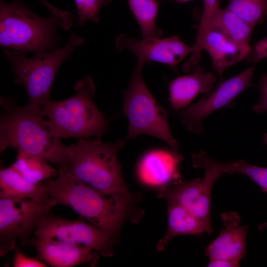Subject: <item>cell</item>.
<instances>
[{"mask_svg": "<svg viewBox=\"0 0 267 267\" xmlns=\"http://www.w3.org/2000/svg\"><path fill=\"white\" fill-rule=\"evenodd\" d=\"M0 152L12 147L18 152L43 158L60 169L69 160L71 145L66 146L51 132L41 109L17 106L11 97L0 96Z\"/></svg>", "mask_w": 267, "mask_h": 267, "instance_id": "1", "label": "cell"}, {"mask_svg": "<svg viewBox=\"0 0 267 267\" xmlns=\"http://www.w3.org/2000/svg\"><path fill=\"white\" fill-rule=\"evenodd\" d=\"M227 7L254 27L267 14V0H230Z\"/></svg>", "mask_w": 267, "mask_h": 267, "instance_id": "23", "label": "cell"}, {"mask_svg": "<svg viewBox=\"0 0 267 267\" xmlns=\"http://www.w3.org/2000/svg\"><path fill=\"white\" fill-rule=\"evenodd\" d=\"M192 159L194 167L203 169V178L191 180L181 179L172 187L159 190L158 196L165 198L168 204L182 206L198 218L211 223L210 203L213 185L223 174H231L233 161H217L203 150L193 154Z\"/></svg>", "mask_w": 267, "mask_h": 267, "instance_id": "8", "label": "cell"}, {"mask_svg": "<svg viewBox=\"0 0 267 267\" xmlns=\"http://www.w3.org/2000/svg\"><path fill=\"white\" fill-rule=\"evenodd\" d=\"M203 11L197 37L194 45L193 52L199 53L203 38L208 29L211 21L216 12L220 8L222 0H202Z\"/></svg>", "mask_w": 267, "mask_h": 267, "instance_id": "25", "label": "cell"}, {"mask_svg": "<svg viewBox=\"0 0 267 267\" xmlns=\"http://www.w3.org/2000/svg\"><path fill=\"white\" fill-rule=\"evenodd\" d=\"M182 159L178 152L171 149L148 151L138 163V178L144 184L159 190L172 187L182 179L179 168Z\"/></svg>", "mask_w": 267, "mask_h": 267, "instance_id": "13", "label": "cell"}, {"mask_svg": "<svg viewBox=\"0 0 267 267\" xmlns=\"http://www.w3.org/2000/svg\"><path fill=\"white\" fill-rule=\"evenodd\" d=\"M168 224L165 235L156 245L158 251H162L169 242L180 235L211 234L213 229L210 223L198 218L182 206L174 203L168 204Z\"/></svg>", "mask_w": 267, "mask_h": 267, "instance_id": "18", "label": "cell"}, {"mask_svg": "<svg viewBox=\"0 0 267 267\" xmlns=\"http://www.w3.org/2000/svg\"><path fill=\"white\" fill-rule=\"evenodd\" d=\"M254 68L251 67L222 82L197 102L182 109L178 116L186 129L197 134L204 130L203 120L214 111L229 106L243 91L252 85Z\"/></svg>", "mask_w": 267, "mask_h": 267, "instance_id": "11", "label": "cell"}, {"mask_svg": "<svg viewBox=\"0 0 267 267\" xmlns=\"http://www.w3.org/2000/svg\"><path fill=\"white\" fill-rule=\"evenodd\" d=\"M266 57H267V36L255 45L253 60L254 62H257Z\"/></svg>", "mask_w": 267, "mask_h": 267, "instance_id": "29", "label": "cell"}, {"mask_svg": "<svg viewBox=\"0 0 267 267\" xmlns=\"http://www.w3.org/2000/svg\"><path fill=\"white\" fill-rule=\"evenodd\" d=\"M59 27L57 18L36 14L24 0H12L11 3L0 0L1 47L25 53L54 50L58 43Z\"/></svg>", "mask_w": 267, "mask_h": 267, "instance_id": "5", "label": "cell"}, {"mask_svg": "<svg viewBox=\"0 0 267 267\" xmlns=\"http://www.w3.org/2000/svg\"><path fill=\"white\" fill-rule=\"evenodd\" d=\"M212 26L220 30L236 43L250 47L251 36L254 27L227 7L223 9L220 8L214 14L209 28Z\"/></svg>", "mask_w": 267, "mask_h": 267, "instance_id": "20", "label": "cell"}, {"mask_svg": "<svg viewBox=\"0 0 267 267\" xmlns=\"http://www.w3.org/2000/svg\"><path fill=\"white\" fill-rule=\"evenodd\" d=\"M51 198L45 202L29 199L0 197V256L16 248L30 245L31 236L41 220L56 206Z\"/></svg>", "mask_w": 267, "mask_h": 267, "instance_id": "9", "label": "cell"}, {"mask_svg": "<svg viewBox=\"0 0 267 267\" xmlns=\"http://www.w3.org/2000/svg\"><path fill=\"white\" fill-rule=\"evenodd\" d=\"M264 142L267 145V133L265 134L263 138Z\"/></svg>", "mask_w": 267, "mask_h": 267, "instance_id": "33", "label": "cell"}, {"mask_svg": "<svg viewBox=\"0 0 267 267\" xmlns=\"http://www.w3.org/2000/svg\"><path fill=\"white\" fill-rule=\"evenodd\" d=\"M200 50L206 51L210 56L213 67L219 76L246 57L251 47L239 44L226 36L216 27H210L206 32Z\"/></svg>", "mask_w": 267, "mask_h": 267, "instance_id": "16", "label": "cell"}, {"mask_svg": "<svg viewBox=\"0 0 267 267\" xmlns=\"http://www.w3.org/2000/svg\"><path fill=\"white\" fill-rule=\"evenodd\" d=\"M74 88L73 96L60 101L48 99L41 105V113L48 118L47 124L51 133L59 139L102 135L108 125L93 101L95 87L92 78L84 77Z\"/></svg>", "mask_w": 267, "mask_h": 267, "instance_id": "4", "label": "cell"}, {"mask_svg": "<svg viewBox=\"0 0 267 267\" xmlns=\"http://www.w3.org/2000/svg\"><path fill=\"white\" fill-rule=\"evenodd\" d=\"M14 251L13 267H46L48 265L39 258L31 257L25 255L16 247Z\"/></svg>", "mask_w": 267, "mask_h": 267, "instance_id": "27", "label": "cell"}, {"mask_svg": "<svg viewBox=\"0 0 267 267\" xmlns=\"http://www.w3.org/2000/svg\"><path fill=\"white\" fill-rule=\"evenodd\" d=\"M224 227L219 235L205 248L209 260L225 259L240 264L245 256L248 226L240 224V217L234 212L221 216Z\"/></svg>", "mask_w": 267, "mask_h": 267, "instance_id": "15", "label": "cell"}, {"mask_svg": "<svg viewBox=\"0 0 267 267\" xmlns=\"http://www.w3.org/2000/svg\"><path fill=\"white\" fill-rule=\"evenodd\" d=\"M240 264L225 259L209 260L207 267H237Z\"/></svg>", "mask_w": 267, "mask_h": 267, "instance_id": "30", "label": "cell"}, {"mask_svg": "<svg viewBox=\"0 0 267 267\" xmlns=\"http://www.w3.org/2000/svg\"><path fill=\"white\" fill-rule=\"evenodd\" d=\"M260 99L259 101L253 106V109L257 113L267 112V74H264L259 80Z\"/></svg>", "mask_w": 267, "mask_h": 267, "instance_id": "28", "label": "cell"}, {"mask_svg": "<svg viewBox=\"0 0 267 267\" xmlns=\"http://www.w3.org/2000/svg\"><path fill=\"white\" fill-rule=\"evenodd\" d=\"M126 140L114 142L100 139H79L71 144L68 162L58 172L65 173L78 182L108 196L130 195L117 159V153Z\"/></svg>", "mask_w": 267, "mask_h": 267, "instance_id": "3", "label": "cell"}, {"mask_svg": "<svg viewBox=\"0 0 267 267\" xmlns=\"http://www.w3.org/2000/svg\"><path fill=\"white\" fill-rule=\"evenodd\" d=\"M115 45L119 51L128 50L134 53L137 61L159 62L172 68L193 50V47L183 42L177 35L138 40L121 34L116 39Z\"/></svg>", "mask_w": 267, "mask_h": 267, "instance_id": "12", "label": "cell"}, {"mask_svg": "<svg viewBox=\"0 0 267 267\" xmlns=\"http://www.w3.org/2000/svg\"><path fill=\"white\" fill-rule=\"evenodd\" d=\"M80 217L68 220L48 213L39 222L35 237L88 247L104 257L114 255L116 242L105 232Z\"/></svg>", "mask_w": 267, "mask_h": 267, "instance_id": "10", "label": "cell"}, {"mask_svg": "<svg viewBox=\"0 0 267 267\" xmlns=\"http://www.w3.org/2000/svg\"><path fill=\"white\" fill-rule=\"evenodd\" d=\"M84 42L83 38L72 34L66 44L52 50L35 52L31 57L26 53L6 48L3 52L10 63L14 82L22 85L29 97V104L41 109L49 99L50 90L57 71L62 63Z\"/></svg>", "mask_w": 267, "mask_h": 267, "instance_id": "6", "label": "cell"}, {"mask_svg": "<svg viewBox=\"0 0 267 267\" xmlns=\"http://www.w3.org/2000/svg\"><path fill=\"white\" fill-rule=\"evenodd\" d=\"M0 197L29 199L39 202L50 199L44 182L36 184L27 180L12 166L0 171Z\"/></svg>", "mask_w": 267, "mask_h": 267, "instance_id": "19", "label": "cell"}, {"mask_svg": "<svg viewBox=\"0 0 267 267\" xmlns=\"http://www.w3.org/2000/svg\"><path fill=\"white\" fill-rule=\"evenodd\" d=\"M267 228V222L259 225L258 228L260 230H263Z\"/></svg>", "mask_w": 267, "mask_h": 267, "instance_id": "31", "label": "cell"}, {"mask_svg": "<svg viewBox=\"0 0 267 267\" xmlns=\"http://www.w3.org/2000/svg\"><path fill=\"white\" fill-rule=\"evenodd\" d=\"M30 245L37 252V257L53 267H73L87 264L97 265L100 254L86 246L63 242L32 237Z\"/></svg>", "mask_w": 267, "mask_h": 267, "instance_id": "14", "label": "cell"}, {"mask_svg": "<svg viewBox=\"0 0 267 267\" xmlns=\"http://www.w3.org/2000/svg\"><path fill=\"white\" fill-rule=\"evenodd\" d=\"M12 167L24 178L34 183H40L58 175V172L41 157L18 152Z\"/></svg>", "mask_w": 267, "mask_h": 267, "instance_id": "22", "label": "cell"}, {"mask_svg": "<svg viewBox=\"0 0 267 267\" xmlns=\"http://www.w3.org/2000/svg\"><path fill=\"white\" fill-rule=\"evenodd\" d=\"M144 65L143 62L137 61L124 92L123 112L129 123L126 140L146 134L163 140L171 150L178 152V143L171 132L168 114L143 80L142 69Z\"/></svg>", "mask_w": 267, "mask_h": 267, "instance_id": "7", "label": "cell"}, {"mask_svg": "<svg viewBox=\"0 0 267 267\" xmlns=\"http://www.w3.org/2000/svg\"><path fill=\"white\" fill-rule=\"evenodd\" d=\"M174 0L175 1L180 2V3H184V2H188L193 0Z\"/></svg>", "mask_w": 267, "mask_h": 267, "instance_id": "32", "label": "cell"}, {"mask_svg": "<svg viewBox=\"0 0 267 267\" xmlns=\"http://www.w3.org/2000/svg\"><path fill=\"white\" fill-rule=\"evenodd\" d=\"M44 183L50 198L56 205L69 207L116 242L121 225L129 213L131 195H104L62 172H58L56 178Z\"/></svg>", "mask_w": 267, "mask_h": 267, "instance_id": "2", "label": "cell"}, {"mask_svg": "<svg viewBox=\"0 0 267 267\" xmlns=\"http://www.w3.org/2000/svg\"><path fill=\"white\" fill-rule=\"evenodd\" d=\"M216 80L214 74L201 67L195 68L188 75L174 79L168 85L171 107L176 111L187 107L197 95L211 91Z\"/></svg>", "mask_w": 267, "mask_h": 267, "instance_id": "17", "label": "cell"}, {"mask_svg": "<svg viewBox=\"0 0 267 267\" xmlns=\"http://www.w3.org/2000/svg\"><path fill=\"white\" fill-rule=\"evenodd\" d=\"M130 9L137 22L141 39L161 38L163 32L156 25L161 0H127Z\"/></svg>", "mask_w": 267, "mask_h": 267, "instance_id": "21", "label": "cell"}, {"mask_svg": "<svg viewBox=\"0 0 267 267\" xmlns=\"http://www.w3.org/2000/svg\"><path fill=\"white\" fill-rule=\"evenodd\" d=\"M233 173L246 176L256 183L263 191L267 193V168L251 165L239 160L234 161Z\"/></svg>", "mask_w": 267, "mask_h": 267, "instance_id": "26", "label": "cell"}, {"mask_svg": "<svg viewBox=\"0 0 267 267\" xmlns=\"http://www.w3.org/2000/svg\"><path fill=\"white\" fill-rule=\"evenodd\" d=\"M111 1V0H74L78 13V25L83 26L88 20L98 23L100 20V8L108 5Z\"/></svg>", "mask_w": 267, "mask_h": 267, "instance_id": "24", "label": "cell"}]
</instances>
